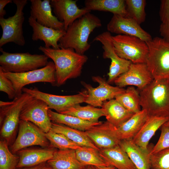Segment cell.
<instances>
[{
  "label": "cell",
  "mask_w": 169,
  "mask_h": 169,
  "mask_svg": "<svg viewBox=\"0 0 169 169\" xmlns=\"http://www.w3.org/2000/svg\"><path fill=\"white\" fill-rule=\"evenodd\" d=\"M38 49L53 61L56 69L55 86L58 87L64 84L69 79L79 76L88 59L86 55L71 48L56 49L40 46Z\"/></svg>",
  "instance_id": "obj_1"
},
{
  "label": "cell",
  "mask_w": 169,
  "mask_h": 169,
  "mask_svg": "<svg viewBox=\"0 0 169 169\" xmlns=\"http://www.w3.org/2000/svg\"><path fill=\"white\" fill-rule=\"evenodd\" d=\"M102 26L100 19L88 12L74 21L65 31L60 39V48H71L77 53L84 55L90 48L88 40L90 33L96 28Z\"/></svg>",
  "instance_id": "obj_2"
},
{
  "label": "cell",
  "mask_w": 169,
  "mask_h": 169,
  "mask_svg": "<svg viewBox=\"0 0 169 169\" xmlns=\"http://www.w3.org/2000/svg\"><path fill=\"white\" fill-rule=\"evenodd\" d=\"M140 105L149 117L169 118V79H153L140 90Z\"/></svg>",
  "instance_id": "obj_3"
},
{
  "label": "cell",
  "mask_w": 169,
  "mask_h": 169,
  "mask_svg": "<svg viewBox=\"0 0 169 169\" xmlns=\"http://www.w3.org/2000/svg\"><path fill=\"white\" fill-rule=\"evenodd\" d=\"M0 68L5 72L22 73L45 66L49 58L44 54L10 53L0 48Z\"/></svg>",
  "instance_id": "obj_4"
},
{
  "label": "cell",
  "mask_w": 169,
  "mask_h": 169,
  "mask_svg": "<svg viewBox=\"0 0 169 169\" xmlns=\"http://www.w3.org/2000/svg\"><path fill=\"white\" fill-rule=\"evenodd\" d=\"M146 43L149 52L145 64L154 79H169V40L156 37Z\"/></svg>",
  "instance_id": "obj_5"
},
{
  "label": "cell",
  "mask_w": 169,
  "mask_h": 169,
  "mask_svg": "<svg viewBox=\"0 0 169 169\" xmlns=\"http://www.w3.org/2000/svg\"><path fill=\"white\" fill-rule=\"evenodd\" d=\"M13 2L16 6L14 15L7 18H0V25L3 31L0 39V48L10 42L21 46L25 44L23 28L25 19L23 10L28 1L13 0Z\"/></svg>",
  "instance_id": "obj_6"
},
{
  "label": "cell",
  "mask_w": 169,
  "mask_h": 169,
  "mask_svg": "<svg viewBox=\"0 0 169 169\" xmlns=\"http://www.w3.org/2000/svg\"><path fill=\"white\" fill-rule=\"evenodd\" d=\"M112 39L120 57L134 64L145 63L149 52L146 42L135 36L122 34L112 36Z\"/></svg>",
  "instance_id": "obj_7"
},
{
  "label": "cell",
  "mask_w": 169,
  "mask_h": 169,
  "mask_svg": "<svg viewBox=\"0 0 169 169\" xmlns=\"http://www.w3.org/2000/svg\"><path fill=\"white\" fill-rule=\"evenodd\" d=\"M33 96L23 92L10 102L0 101V133L1 136L8 140L14 134L19 125L20 116L24 104Z\"/></svg>",
  "instance_id": "obj_8"
},
{
  "label": "cell",
  "mask_w": 169,
  "mask_h": 169,
  "mask_svg": "<svg viewBox=\"0 0 169 169\" xmlns=\"http://www.w3.org/2000/svg\"><path fill=\"white\" fill-rule=\"evenodd\" d=\"M55 67L53 62L49 61L44 67L22 73L4 72L12 82L17 97L22 93V89L28 84L36 82H47L55 86Z\"/></svg>",
  "instance_id": "obj_9"
},
{
  "label": "cell",
  "mask_w": 169,
  "mask_h": 169,
  "mask_svg": "<svg viewBox=\"0 0 169 169\" xmlns=\"http://www.w3.org/2000/svg\"><path fill=\"white\" fill-rule=\"evenodd\" d=\"M110 33L106 31L99 34L93 42H100L103 50V57L111 60L107 82L109 84L114 82L120 75L126 72L132 63L130 61L120 57L116 53L112 42Z\"/></svg>",
  "instance_id": "obj_10"
},
{
  "label": "cell",
  "mask_w": 169,
  "mask_h": 169,
  "mask_svg": "<svg viewBox=\"0 0 169 169\" xmlns=\"http://www.w3.org/2000/svg\"><path fill=\"white\" fill-rule=\"evenodd\" d=\"M22 91L43 100L47 104L49 109H54L59 113L76 105L85 102L87 95L86 90L75 95H59L43 92L36 87H24Z\"/></svg>",
  "instance_id": "obj_11"
},
{
  "label": "cell",
  "mask_w": 169,
  "mask_h": 169,
  "mask_svg": "<svg viewBox=\"0 0 169 169\" xmlns=\"http://www.w3.org/2000/svg\"><path fill=\"white\" fill-rule=\"evenodd\" d=\"M17 138L11 147L12 152L15 153L25 147L38 145L49 146L45 133L32 123L20 120Z\"/></svg>",
  "instance_id": "obj_12"
},
{
  "label": "cell",
  "mask_w": 169,
  "mask_h": 169,
  "mask_svg": "<svg viewBox=\"0 0 169 169\" xmlns=\"http://www.w3.org/2000/svg\"><path fill=\"white\" fill-rule=\"evenodd\" d=\"M49 109L44 101L32 97L23 106L20 119L32 123L46 133L51 130L52 125L48 113Z\"/></svg>",
  "instance_id": "obj_13"
},
{
  "label": "cell",
  "mask_w": 169,
  "mask_h": 169,
  "mask_svg": "<svg viewBox=\"0 0 169 169\" xmlns=\"http://www.w3.org/2000/svg\"><path fill=\"white\" fill-rule=\"evenodd\" d=\"M92 78L94 82L99 84L97 87L94 88L84 82L81 83L87 93L85 102L95 107H102L103 103L107 100L114 99L116 96L125 91V90L117 86L111 85L100 76H94Z\"/></svg>",
  "instance_id": "obj_14"
},
{
  "label": "cell",
  "mask_w": 169,
  "mask_h": 169,
  "mask_svg": "<svg viewBox=\"0 0 169 169\" xmlns=\"http://www.w3.org/2000/svg\"><path fill=\"white\" fill-rule=\"evenodd\" d=\"M153 79L145 63H132L128 70L116 79L114 83L120 88L130 85L136 86L141 90Z\"/></svg>",
  "instance_id": "obj_15"
},
{
  "label": "cell",
  "mask_w": 169,
  "mask_h": 169,
  "mask_svg": "<svg viewBox=\"0 0 169 169\" xmlns=\"http://www.w3.org/2000/svg\"><path fill=\"white\" fill-rule=\"evenodd\" d=\"M107 29L110 33L135 36L146 42L152 39L151 35L134 20L117 14H113L107 25Z\"/></svg>",
  "instance_id": "obj_16"
},
{
  "label": "cell",
  "mask_w": 169,
  "mask_h": 169,
  "mask_svg": "<svg viewBox=\"0 0 169 169\" xmlns=\"http://www.w3.org/2000/svg\"><path fill=\"white\" fill-rule=\"evenodd\" d=\"M77 0H50V5L55 16L63 23L66 31L74 21L86 13L90 12L84 7L79 8Z\"/></svg>",
  "instance_id": "obj_17"
},
{
  "label": "cell",
  "mask_w": 169,
  "mask_h": 169,
  "mask_svg": "<svg viewBox=\"0 0 169 169\" xmlns=\"http://www.w3.org/2000/svg\"><path fill=\"white\" fill-rule=\"evenodd\" d=\"M114 127L107 121L92 127L84 132L99 149H107L119 145L120 141L115 134Z\"/></svg>",
  "instance_id": "obj_18"
},
{
  "label": "cell",
  "mask_w": 169,
  "mask_h": 169,
  "mask_svg": "<svg viewBox=\"0 0 169 169\" xmlns=\"http://www.w3.org/2000/svg\"><path fill=\"white\" fill-rule=\"evenodd\" d=\"M30 13L40 24L58 30H65L63 22L52 13L50 0H30Z\"/></svg>",
  "instance_id": "obj_19"
},
{
  "label": "cell",
  "mask_w": 169,
  "mask_h": 169,
  "mask_svg": "<svg viewBox=\"0 0 169 169\" xmlns=\"http://www.w3.org/2000/svg\"><path fill=\"white\" fill-rule=\"evenodd\" d=\"M28 22L33 30L31 38L33 41L40 40L45 44L44 47L54 49H59L58 43L65 33V30H56L42 25L38 23L30 16Z\"/></svg>",
  "instance_id": "obj_20"
},
{
  "label": "cell",
  "mask_w": 169,
  "mask_h": 169,
  "mask_svg": "<svg viewBox=\"0 0 169 169\" xmlns=\"http://www.w3.org/2000/svg\"><path fill=\"white\" fill-rule=\"evenodd\" d=\"M56 150L54 148L28 149L18 151L19 161L17 168L30 167L47 162Z\"/></svg>",
  "instance_id": "obj_21"
},
{
  "label": "cell",
  "mask_w": 169,
  "mask_h": 169,
  "mask_svg": "<svg viewBox=\"0 0 169 169\" xmlns=\"http://www.w3.org/2000/svg\"><path fill=\"white\" fill-rule=\"evenodd\" d=\"M149 116L146 111L141 110L119 127L115 126L114 131L118 138L122 140L133 139L139 132Z\"/></svg>",
  "instance_id": "obj_22"
},
{
  "label": "cell",
  "mask_w": 169,
  "mask_h": 169,
  "mask_svg": "<svg viewBox=\"0 0 169 169\" xmlns=\"http://www.w3.org/2000/svg\"><path fill=\"white\" fill-rule=\"evenodd\" d=\"M169 119V117H149L141 129L132 139L142 149L148 151L149 142L156 131Z\"/></svg>",
  "instance_id": "obj_23"
},
{
  "label": "cell",
  "mask_w": 169,
  "mask_h": 169,
  "mask_svg": "<svg viewBox=\"0 0 169 169\" xmlns=\"http://www.w3.org/2000/svg\"><path fill=\"white\" fill-rule=\"evenodd\" d=\"M119 146L126 153L136 169H151L150 150L142 149L134 143L132 139L121 141Z\"/></svg>",
  "instance_id": "obj_24"
},
{
  "label": "cell",
  "mask_w": 169,
  "mask_h": 169,
  "mask_svg": "<svg viewBox=\"0 0 169 169\" xmlns=\"http://www.w3.org/2000/svg\"><path fill=\"white\" fill-rule=\"evenodd\" d=\"M100 156L117 169H136L126 153L119 145L99 151Z\"/></svg>",
  "instance_id": "obj_25"
},
{
  "label": "cell",
  "mask_w": 169,
  "mask_h": 169,
  "mask_svg": "<svg viewBox=\"0 0 169 169\" xmlns=\"http://www.w3.org/2000/svg\"><path fill=\"white\" fill-rule=\"evenodd\" d=\"M47 162L53 169H85L77 159L75 150H56L53 157Z\"/></svg>",
  "instance_id": "obj_26"
},
{
  "label": "cell",
  "mask_w": 169,
  "mask_h": 169,
  "mask_svg": "<svg viewBox=\"0 0 169 169\" xmlns=\"http://www.w3.org/2000/svg\"><path fill=\"white\" fill-rule=\"evenodd\" d=\"M102 108L105 111L107 121L116 127L125 122L134 114L115 99L105 101Z\"/></svg>",
  "instance_id": "obj_27"
},
{
  "label": "cell",
  "mask_w": 169,
  "mask_h": 169,
  "mask_svg": "<svg viewBox=\"0 0 169 169\" xmlns=\"http://www.w3.org/2000/svg\"><path fill=\"white\" fill-rule=\"evenodd\" d=\"M84 8L90 11L92 10L110 12L129 17L126 9L125 0H86Z\"/></svg>",
  "instance_id": "obj_28"
},
{
  "label": "cell",
  "mask_w": 169,
  "mask_h": 169,
  "mask_svg": "<svg viewBox=\"0 0 169 169\" xmlns=\"http://www.w3.org/2000/svg\"><path fill=\"white\" fill-rule=\"evenodd\" d=\"M51 130L55 132L64 135L81 147H90L99 151L100 150L89 139L84 131L52 122Z\"/></svg>",
  "instance_id": "obj_29"
},
{
  "label": "cell",
  "mask_w": 169,
  "mask_h": 169,
  "mask_svg": "<svg viewBox=\"0 0 169 169\" xmlns=\"http://www.w3.org/2000/svg\"><path fill=\"white\" fill-rule=\"evenodd\" d=\"M48 113L52 122L63 124L83 131H87L92 127L103 122L102 121L94 122L83 120L74 116L54 112L50 109L48 110Z\"/></svg>",
  "instance_id": "obj_30"
},
{
  "label": "cell",
  "mask_w": 169,
  "mask_h": 169,
  "mask_svg": "<svg viewBox=\"0 0 169 169\" xmlns=\"http://www.w3.org/2000/svg\"><path fill=\"white\" fill-rule=\"evenodd\" d=\"M60 114L74 116L83 120L94 122H99V119L101 117L105 116V111L102 108H97L89 105L81 106L79 104Z\"/></svg>",
  "instance_id": "obj_31"
},
{
  "label": "cell",
  "mask_w": 169,
  "mask_h": 169,
  "mask_svg": "<svg viewBox=\"0 0 169 169\" xmlns=\"http://www.w3.org/2000/svg\"><path fill=\"white\" fill-rule=\"evenodd\" d=\"M79 162L85 166L102 167L110 166L100 156L99 151L91 147H82L75 150Z\"/></svg>",
  "instance_id": "obj_32"
},
{
  "label": "cell",
  "mask_w": 169,
  "mask_h": 169,
  "mask_svg": "<svg viewBox=\"0 0 169 169\" xmlns=\"http://www.w3.org/2000/svg\"><path fill=\"white\" fill-rule=\"evenodd\" d=\"M115 99L134 114L141 110L139 93L133 86L128 87L125 92L116 96Z\"/></svg>",
  "instance_id": "obj_33"
},
{
  "label": "cell",
  "mask_w": 169,
  "mask_h": 169,
  "mask_svg": "<svg viewBox=\"0 0 169 169\" xmlns=\"http://www.w3.org/2000/svg\"><path fill=\"white\" fill-rule=\"evenodd\" d=\"M45 136L50 142L51 147L59 150L72 149L76 150L80 146L69 139L64 135L55 132L50 130L45 133Z\"/></svg>",
  "instance_id": "obj_34"
},
{
  "label": "cell",
  "mask_w": 169,
  "mask_h": 169,
  "mask_svg": "<svg viewBox=\"0 0 169 169\" xmlns=\"http://www.w3.org/2000/svg\"><path fill=\"white\" fill-rule=\"evenodd\" d=\"M126 9L128 16L139 24L146 19L145 0H125Z\"/></svg>",
  "instance_id": "obj_35"
},
{
  "label": "cell",
  "mask_w": 169,
  "mask_h": 169,
  "mask_svg": "<svg viewBox=\"0 0 169 169\" xmlns=\"http://www.w3.org/2000/svg\"><path fill=\"white\" fill-rule=\"evenodd\" d=\"M19 157L13 155L9 150L5 141H0V169H16Z\"/></svg>",
  "instance_id": "obj_36"
},
{
  "label": "cell",
  "mask_w": 169,
  "mask_h": 169,
  "mask_svg": "<svg viewBox=\"0 0 169 169\" xmlns=\"http://www.w3.org/2000/svg\"><path fill=\"white\" fill-rule=\"evenodd\" d=\"M151 169H169V148L150 154Z\"/></svg>",
  "instance_id": "obj_37"
},
{
  "label": "cell",
  "mask_w": 169,
  "mask_h": 169,
  "mask_svg": "<svg viewBox=\"0 0 169 169\" xmlns=\"http://www.w3.org/2000/svg\"><path fill=\"white\" fill-rule=\"evenodd\" d=\"M161 127L159 139L155 146L150 150V154L169 148V127L163 124Z\"/></svg>",
  "instance_id": "obj_38"
},
{
  "label": "cell",
  "mask_w": 169,
  "mask_h": 169,
  "mask_svg": "<svg viewBox=\"0 0 169 169\" xmlns=\"http://www.w3.org/2000/svg\"><path fill=\"white\" fill-rule=\"evenodd\" d=\"M0 91L5 93L9 99H14L17 97L16 91L11 81L4 74L0 68Z\"/></svg>",
  "instance_id": "obj_39"
},
{
  "label": "cell",
  "mask_w": 169,
  "mask_h": 169,
  "mask_svg": "<svg viewBox=\"0 0 169 169\" xmlns=\"http://www.w3.org/2000/svg\"><path fill=\"white\" fill-rule=\"evenodd\" d=\"M161 23H169V0H161L159 11Z\"/></svg>",
  "instance_id": "obj_40"
},
{
  "label": "cell",
  "mask_w": 169,
  "mask_h": 169,
  "mask_svg": "<svg viewBox=\"0 0 169 169\" xmlns=\"http://www.w3.org/2000/svg\"><path fill=\"white\" fill-rule=\"evenodd\" d=\"M159 32L162 38L169 40V23H161L160 26Z\"/></svg>",
  "instance_id": "obj_41"
},
{
  "label": "cell",
  "mask_w": 169,
  "mask_h": 169,
  "mask_svg": "<svg viewBox=\"0 0 169 169\" xmlns=\"http://www.w3.org/2000/svg\"><path fill=\"white\" fill-rule=\"evenodd\" d=\"M12 2L13 0H0V18H4L6 14V12L4 9L5 6Z\"/></svg>",
  "instance_id": "obj_42"
},
{
  "label": "cell",
  "mask_w": 169,
  "mask_h": 169,
  "mask_svg": "<svg viewBox=\"0 0 169 169\" xmlns=\"http://www.w3.org/2000/svg\"><path fill=\"white\" fill-rule=\"evenodd\" d=\"M16 169H53L47 163L44 162L38 165L30 167L16 168Z\"/></svg>",
  "instance_id": "obj_43"
},
{
  "label": "cell",
  "mask_w": 169,
  "mask_h": 169,
  "mask_svg": "<svg viewBox=\"0 0 169 169\" xmlns=\"http://www.w3.org/2000/svg\"><path fill=\"white\" fill-rule=\"evenodd\" d=\"M95 169H115V168L111 165L102 167L94 166Z\"/></svg>",
  "instance_id": "obj_44"
},
{
  "label": "cell",
  "mask_w": 169,
  "mask_h": 169,
  "mask_svg": "<svg viewBox=\"0 0 169 169\" xmlns=\"http://www.w3.org/2000/svg\"><path fill=\"white\" fill-rule=\"evenodd\" d=\"M165 125L169 127V119L164 124Z\"/></svg>",
  "instance_id": "obj_45"
},
{
  "label": "cell",
  "mask_w": 169,
  "mask_h": 169,
  "mask_svg": "<svg viewBox=\"0 0 169 169\" xmlns=\"http://www.w3.org/2000/svg\"><path fill=\"white\" fill-rule=\"evenodd\" d=\"M86 169H95L93 166H88Z\"/></svg>",
  "instance_id": "obj_46"
},
{
  "label": "cell",
  "mask_w": 169,
  "mask_h": 169,
  "mask_svg": "<svg viewBox=\"0 0 169 169\" xmlns=\"http://www.w3.org/2000/svg\"><path fill=\"white\" fill-rule=\"evenodd\" d=\"M115 169H117L115 168Z\"/></svg>",
  "instance_id": "obj_47"
}]
</instances>
